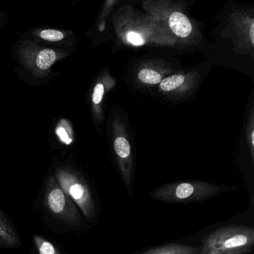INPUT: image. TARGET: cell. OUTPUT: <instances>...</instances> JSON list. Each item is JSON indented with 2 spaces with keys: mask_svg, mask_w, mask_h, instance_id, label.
Returning <instances> with one entry per match:
<instances>
[{
  "mask_svg": "<svg viewBox=\"0 0 254 254\" xmlns=\"http://www.w3.org/2000/svg\"><path fill=\"white\" fill-rule=\"evenodd\" d=\"M254 229L244 225L221 227L205 236L199 254H224L252 250Z\"/></svg>",
  "mask_w": 254,
  "mask_h": 254,
  "instance_id": "cell-1",
  "label": "cell"
},
{
  "mask_svg": "<svg viewBox=\"0 0 254 254\" xmlns=\"http://www.w3.org/2000/svg\"><path fill=\"white\" fill-rule=\"evenodd\" d=\"M224 190L221 187L203 182H182L159 187L151 197L170 203H190L206 200Z\"/></svg>",
  "mask_w": 254,
  "mask_h": 254,
  "instance_id": "cell-2",
  "label": "cell"
},
{
  "mask_svg": "<svg viewBox=\"0 0 254 254\" xmlns=\"http://www.w3.org/2000/svg\"><path fill=\"white\" fill-rule=\"evenodd\" d=\"M56 179L62 190L80 208L87 218L96 214V204L88 185L75 173L67 169H59Z\"/></svg>",
  "mask_w": 254,
  "mask_h": 254,
  "instance_id": "cell-3",
  "label": "cell"
},
{
  "mask_svg": "<svg viewBox=\"0 0 254 254\" xmlns=\"http://www.w3.org/2000/svg\"><path fill=\"white\" fill-rule=\"evenodd\" d=\"M45 203L49 210L56 218L67 224H79V212L70 197L53 178L49 180L46 186Z\"/></svg>",
  "mask_w": 254,
  "mask_h": 254,
  "instance_id": "cell-4",
  "label": "cell"
},
{
  "mask_svg": "<svg viewBox=\"0 0 254 254\" xmlns=\"http://www.w3.org/2000/svg\"><path fill=\"white\" fill-rule=\"evenodd\" d=\"M139 254H199L197 247L182 244H169L147 250Z\"/></svg>",
  "mask_w": 254,
  "mask_h": 254,
  "instance_id": "cell-5",
  "label": "cell"
},
{
  "mask_svg": "<svg viewBox=\"0 0 254 254\" xmlns=\"http://www.w3.org/2000/svg\"><path fill=\"white\" fill-rule=\"evenodd\" d=\"M169 26L172 32L181 38H187L191 34V24L187 16L181 12H175L170 16Z\"/></svg>",
  "mask_w": 254,
  "mask_h": 254,
  "instance_id": "cell-6",
  "label": "cell"
},
{
  "mask_svg": "<svg viewBox=\"0 0 254 254\" xmlns=\"http://www.w3.org/2000/svg\"><path fill=\"white\" fill-rule=\"evenodd\" d=\"M20 239L13 229L5 221H0V244L13 247L18 245Z\"/></svg>",
  "mask_w": 254,
  "mask_h": 254,
  "instance_id": "cell-7",
  "label": "cell"
},
{
  "mask_svg": "<svg viewBox=\"0 0 254 254\" xmlns=\"http://www.w3.org/2000/svg\"><path fill=\"white\" fill-rule=\"evenodd\" d=\"M57 59V54L51 49H44L38 53L35 61L37 67L41 71L50 69Z\"/></svg>",
  "mask_w": 254,
  "mask_h": 254,
  "instance_id": "cell-8",
  "label": "cell"
},
{
  "mask_svg": "<svg viewBox=\"0 0 254 254\" xmlns=\"http://www.w3.org/2000/svg\"><path fill=\"white\" fill-rule=\"evenodd\" d=\"M34 243L40 254H61L53 243L41 236H34Z\"/></svg>",
  "mask_w": 254,
  "mask_h": 254,
  "instance_id": "cell-9",
  "label": "cell"
},
{
  "mask_svg": "<svg viewBox=\"0 0 254 254\" xmlns=\"http://www.w3.org/2000/svg\"><path fill=\"white\" fill-rule=\"evenodd\" d=\"M185 77L181 75H174L165 78L160 82V88L163 91H172L182 85Z\"/></svg>",
  "mask_w": 254,
  "mask_h": 254,
  "instance_id": "cell-10",
  "label": "cell"
},
{
  "mask_svg": "<svg viewBox=\"0 0 254 254\" xmlns=\"http://www.w3.org/2000/svg\"><path fill=\"white\" fill-rule=\"evenodd\" d=\"M139 80L145 84H156L161 82L162 77L158 72L150 69H142L138 75Z\"/></svg>",
  "mask_w": 254,
  "mask_h": 254,
  "instance_id": "cell-11",
  "label": "cell"
},
{
  "mask_svg": "<svg viewBox=\"0 0 254 254\" xmlns=\"http://www.w3.org/2000/svg\"><path fill=\"white\" fill-rule=\"evenodd\" d=\"M114 148L117 155L122 159H126L130 156V146L128 141L124 137H119L114 142Z\"/></svg>",
  "mask_w": 254,
  "mask_h": 254,
  "instance_id": "cell-12",
  "label": "cell"
},
{
  "mask_svg": "<svg viewBox=\"0 0 254 254\" xmlns=\"http://www.w3.org/2000/svg\"><path fill=\"white\" fill-rule=\"evenodd\" d=\"M40 37L43 40L50 42H59L64 38L63 32L56 29H46L40 33Z\"/></svg>",
  "mask_w": 254,
  "mask_h": 254,
  "instance_id": "cell-13",
  "label": "cell"
},
{
  "mask_svg": "<svg viewBox=\"0 0 254 254\" xmlns=\"http://www.w3.org/2000/svg\"><path fill=\"white\" fill-rule=\"evenodd\" d=\"M127 39L130 44L134 46H142L144 44L143 38L137 32H129L127 34Z\"/></svg>",
  "mask_w": 254,
  "mask_h": 254,
  "instance_id": "cell-14",
  "label": "cell"
},
{
  "mask_svg": "<svg viewBox=\"0 0 254 254\" xmlns=\"http://www.w3.org/2000/svg\"><path fill=\"white\" fill-rule=\"evenodd\" d=\"M104 95V86L102 84H98L95 87L93 94V102L95 105H98L102 102Z\"/></svg>",
  "mask_w": 254,
  "mask_h": 254,
  "instance_id": "cell-15",
  "label": "cell"
},
{
  "mask_svg": "<svg viewBox=\"0 0 254 254\" xmlns=\"http://www.w3.org/2000/svg\"><path fill=\"white\" fill-rule=\"evenodd\" d=\"M250 38H251V43L253 44H254V24L252 23L251 26V29H250Z\"/></svg>",
  "mask_w": 254,
  "mask_h": 254,
  "instance_id": "cell-16",
  "label": "cell"
},
{
  "mask_svg": "<svg viewBox=\"0 0 254 254\" xmlns=\"http://www.w3.org/2000/svg\"><path fill=\"white\" fill-rule=\"evenodd\" d=\"M247 253H248V251H235V252L228 253V254H247Z\"/></svg>",
  "mask_w": 254,
  "mask_h": 254,
  "instance_id": "cell-17",
  "label": "cell"
},
{
  "mask_svg": "<svg viewBox=\"0 0 254 254\" xmlns=\"http://www.w3.org/2000/svg\"><path fill=\"white\" fill-rule=\"evenodd\" d=\"M251 139H252L253 145H254V132L253 131L252 135H251Z\"/></svg>",
  "mask_w": 254,
  "mask_h": 254,
  "instance_id": "cell-18",
  "label": "cell"
},
{
  "mask_svg": "<svg viewBox=\"0 0 254 254\" xmlns=\"http://www.w3.org/2000/svg\"><path fill=\"white\" fill-rule=\"evenodd\" d=\"M0 221H4L3 218L2 217H0Z\"/></svg>",
  "mask_w": 254,
  "mask_h": 254,
  "instance_id": "cell-19",
  "label": "cell"
}]
</instances>
